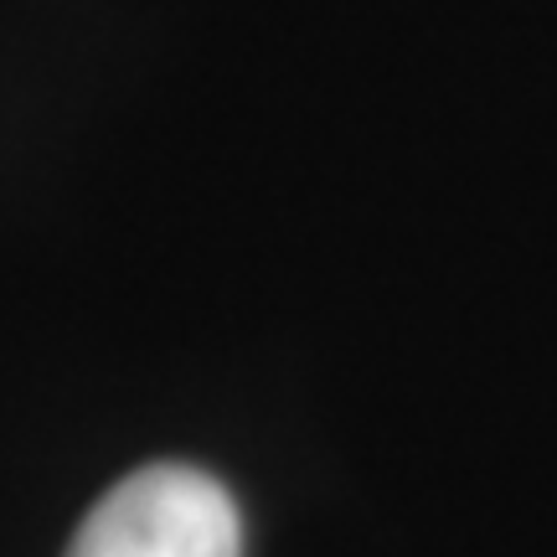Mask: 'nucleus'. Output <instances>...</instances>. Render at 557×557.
<instances>
[{"mask_svg": "<svg viewBox=\"0 0 557 557\" xmlns=\"http://www.w3.org/2000/svg\"><path fill=\"white\" fill-rule=\"evenodd\" d=\"M67 557H243L238 500L207 470L150 465L83 517Z\"/></svg>", "mask_w": 557, "mask_h": 557, "instance_id": "obj_1", "label": "nucleus"}]
</instances>
